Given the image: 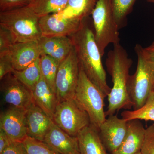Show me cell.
Masks as SVG:
<instances>
[{
  "label": "cell",
  "mask_w": 154,
  "mask_h": 154,
  "mask_svg": "<svg viewBox=\"0 0 154 154\" xmlns=\"http://www.w3.org/2000/svg\"><path fill=\"white\" fill-rule=\"evenodd\" d=\"M132 59L120 43L113 45V48L108 53L106 66L113 83L108 95V105L105 111L106 116L114 115L122 109H130L132 104L128 92L130 69Z\"/></svg>",
  "instance_id": "6da1fadb"
},
{
  "label": "cell",
  "mask_w": 154,
  "mask_h": 154,
  "mask_svg": "<svg viewBox=\"0 0 154 154\" xmlns=\"http://www.w3.org/2000/svg\"><path fill=\"white\" fill-rule=\"evenodd\" d=\"M70 37L73 43L80 68L105 97L108 96L111 88L107 83L102 56L96 44L94 32L84 22L79 30Z\"/></svg>",
  "instance_id": "7a4b0ae2"
},
{
  "label": "cell",
  "mask_w": 154,
  "mask_h": 154,
  "mask_svg": "<svg viewBox=\"0 0 154 154\" xmlns=\"http://www.w3.org/2000/svg\"><path fill=\"white\" fill-rule=\"evenodd\" d=\"M39 20L28 6L0 12V26L11 32L15 43L38 41L42 36Z\"/></svg>",
  "instance_id": "3957f363"
},
{
  "label": "cell",
  "mask_w": 154,
  "mask_h": 154,
  "mask_svg": "<svg viewBox=\"0 0 154 154\" xmlns=\"http://www.w3.org/2000/svg\"><path fill=\"white\" fill-rule=\"evenodd\" d=\"M105 97L80 68L74 99L80 107L88 113L91 125L98 131L100 126L106 119L104 110Z\"/></svg>",
  "instance_id": "277c9868"
},
{
  "label": "cell",
  "mask_w": 154,
  "mask_h": 154,
  "mask_svg": "<svg viewBox=\"0 0 154 154\" xmlns=\"http://www.w3.org/2000/svg\"><path fill=\"white\" fill-rule=\"evenodd\" d=\"M142 48L140 44L135 47L137 56V67L134 73L130 76L128 81V94L133 110L143 107L153 91L154 64L145 57Z\"/></svg>",
  "instance_id": "5b68a950"
},
{
  "label": "cell",
  "mask_w": 154,
  "mask_h": 154,
  "mask_svg": "<svg viewBox=\"0 0 154 154\" xmlns=\"http://www.w3.org/2000/svg\"><path fill=\"white\" fill-rule=\"evenodd\" d=\"M91 15L95 40L102 56L110 44L119 43V28L113 15L109 0H97Z\"/></svg>",
  "instance_id": "8992f818"
},
{
  "label": "cell",
  "mask_w": 154,
  "mask_h": 154,
  "mask_svg": "<svg viewBox=\"0 0 154 154\" xmlns=\"http://www.w3.org/2000/svg\"><path fill=\"white\" fill-rule=\"evenodd\" d=\"M52 120L59 127L75 137L82 130L91 125L88 113L74 98L57 103Z\"/></svg>",
  "instance_id": "52a82bcc"
},
{
  "label": "cell",
  "mask_w": 154,
  "mask_h": 154,
  "mask_svg": "<svg viewBox=\"0 0 154 154\" xmlns=\"http://www.w3.org/2000/svg\"><path fill=\"white\" fill-rule=\"evenodd\" d=\"M80 66L74 47L69 54L61 62L55 81L56 95L58 103L73 98L78 85Z\"/></svg>",
  "instance_id": "ba28073f"
},
{
  "label": "cell",
  "mask_w": 154,
  "mask_h": 154,
  "mask_svg": "<svg viewBox=\"0 0 154 154\" xmlns=\"http://www.w3.org/2000/svg\"><path fill=\"white\" fill-rule=\"evenodd\" d=\"M3 99L11 107L28 109L34 102L32 92L11 73L1 80Z\"/></svg>",
  "instance_id": "9c48e42d"
},
{
  "label": "cell",
  "mask_w": 154,
  "mask_h": 154,
  "mask_svg": "<svg viewBox=\"0 0 154 154\" xmlns=\"http://www.w3.org/2000/svg\"><path fill=\"white\" fill-rule=\"evenodd\" d=\"M84 21L62 16L58 13L39 18L42 36H71L79 30Z\"/></svg>",
  "instance_id": "30bf717a"
},
{
  "label": "cell",
  "mask_w": 154,
  "mask_h": 154,
  "mask_svg": "<svg viewBox=\"0 0 154 154\" xmlns=\"http://www.w3.org/2000/svg\"><path fill=\"white\" fill-rule=\"evenodd\" d=\"M127 129V121L117 116H108L99 131L102 143L110 154L117 150L123 142Z\"/></svg>",
  "instance_id": "8fae6325"
},
{
  "label": "cell",
  "mask_w": 154,
  "mask_h": 154,
  "mask_svg": "<svg viewBox=\"0 0 154 154\" xmlns=\"http://www.w3.org/2000/svg\"><path fill=\"white\" fill-rule=\"evenodd\" d=\"M27 109L11 107L0 116V129L13 141L23 142L28 137L26 125Z\"/></svg>",
  "instance_id": "7c38bea8"
},
{
  "label": "cell",
  "mask_w": 154,
  "mask_h": 154,
  "mask_svg": "<svg viewBox=\"0 0 154 154\" xmlns=\"http://www.w3.org/2000/svg\"><path fill=\"white\" fill-rule=\"evenodd\" d=\"M43 142L60 154H76L79 152L77 137L70 135L53 121Z\"/></svg>",
  "instance_id": "4fadbf2b"
},
{
  "label": "cell",
  "mask_w": 154,
  "mask_h": 154,
  "mask_svg": "<svg viewBox=\"0 0 154 154\" xmlns=\"http://www.w3.org/2000/svg\"><path fill=\"white\" fill-rule=\"evenodd\" d=\"M38 44L41 55L49 56L60 63L74 48L72 38L67 36H42Z\"/></svg>",
  "instance_id": "5bb4252c"
},
{
  "label": "cell",
  "mask_w": 154,
  "mask_h": 154,
  "mask_svg": "<svg viewBox=\"0 0 154 154\" xmlns=\"http://www.w3.org/2000/svg\"><path fill=\"white\" fill-rule=\"evenodd\" d=\"M52 122V119L33 102L27 109V136L43 141Z\"/></svg>",
  "instance_id": "9a60e30c"
},
{
  "label": "cell",
  "mask_w": 154,
  "mask_h": 154,
  "mask_svg": "<svg viewBox=\"0 0 154 154\" xmlns=\"http://www.w3.org/2000/svg\"><path fill=\"white\" fill-rule=\"evenodd\" d=\"M9 54L16 71L24 69L41 56L38 41L14 43Z\"/></svg>",
  "instance_id": "2e32d148"
},
{
  "label": "cell",
  "mask_w": 154,
  "mask_h": 154,
  "mask_svg": "<svg viewBox=\"0 0 154 154\" xmlns=\"http://www.w3.org/2000/svg\"><path fill=\"white\" fill-rule=\"evenodd\" d=\"M146 129L138 119L127 121V129L123 142L112 154H136L140 152L143 144Z\"/></svg>",
  "instance_id": "e0dca14e"
},
{
  "label": "cell",
  "mask_w": 154,
  "mask_h": 154,
  "mask_svg": "<svg viewBox=\"0 0 154 154\" xmlns=\"http://www.w3.org/2000/svg\"><path fill=\"white\" fill-rule=\"evenodd\" d=\"M32 92L35 104L52 120L58 103L57 98L42 76Z\"/></svg>",
  "instance_id": "ac0fdd59"
},
{
  "label": "cell",
  "mask_w": 154,
  "mask_h": 154,
  "mask_svg": "<svg viewBox=\"0 0 154 154\" xmlns=\"http://www.w3.org/2000/svg\"><path fill=\"white\" fill-rule=\"evenodd\" d=\"M76 137L80 154H107L99 131L92 125L82 130Z\"/></svg>",
  "instance_id": "d6986e66"
},
{
  "label": "cell",
  "mask_w": 154,
  "mask_h": 154,
  "mask_svg": "<svg viewBox=\"0 0 154 154\" xmlns=\"http://www.w3.org/2000/svg\"><path fill=\"white\" fill-rule=\"evenodd\" d=\"M97 0H68L66 8L58 13L62 15L84 21L92 14Z\"/></svg>",
  "instance_id": "ffe728a7"
},
{
  "label": "cell",
  "mask_w": 154,
  "mask_h": 154,
  "mask_svg": "<svg viewBox=\"0 0 154 154\" xmlns=\"http://www.w3.org/2000/svg\"><path fill=\"white\" fill-rule=\"evenodd\" d=\"M68 0H30L28 7L37 17H45L63 11Z\"/></svg>",
  "instance_id": "44dd1931"
},
{
  "label": "cell",
  "mask_w": 154,
  "mask_h": 154,
  "mask_svg": "<svg viewBox=\"0 0 154 154\" xmlns=\"http://www.w3.org/2000/svg\"><path fill=\"white\" fill-rule=\"evenodd\" d=\"M13 74L30 91H33L41 78L40 57L24 69L21 71L15 70Z\"/></svg>",
  "instance_id": "7402d4cb"
},
{
  "label": "cell",
  "mask_w": 154,
  "mask_h": 154,
  "mask_svg": "<svg viewBox=\"0 0 154 154\" xmlns=\"http://www.w3.org/2000/svg\"><path fill=\"white\" fill-rule=\"evenodd\" d=\"M121 116L127 121L134 119L154 121V91H152L143 107L136 110H125Z\"/></svg>",
  "instance_id": "603a6c76"
},
{
  "label": "cell",
  "mask_w": 154,
  "mask_h": 154,
  "mask_svg": "<svg viewBox=\"0 0 154 154\" xmlns=\"http://www.w3.org/2000/svg\"><path fill=\"white\" fill-rule=\"evenodd\" d=\"M60 62L47 55H41L40 66L42 76L56 94L55 81Z\"/></svg>",
  "instance_id": "cb8c5ba5"
},
{
  "label": "cell",
  "mask_w": 154,
  "mask_h": 154,
  "mask_svg": "<svg viewBox=\"0 0 154 154\" xmlns=\"http://www.w3.org/2000/svg\"><path fill=\"white\" fill-rule=\"evenodd\" d=\"M136 0H109L110 7L119 29L126 24V18Z\"/></svg>",
  "instance_id": "d4e9b609"
},
{
  "label": "cell",
  "mask_w": 154,
  "mask_h": 154,
  "mask_svg": "<svg viewBox=\"0 0 154 154\" xmlns=\"http://www.w3.org/2000/svg\"><path fill=\"white\" fill-rule=\"evenodd\" d=\"M22 142L27 154H60L44 142L27 137Z\"/></svg>",
  "instance_id": "484cf974"
},
{
  "label": "cell",
  "mask_w": 154,
  "mask_h": 154,
  "mask_svg": "<svg viewBox=\"0 0 154 154\" xmlns=\"http://www.w3.org/2000/svg\"><path fill=\"white\" fill-rule=\"evenodd\" d=\"M14 43L15 42L11 32L0 26V56L9 54Z\"/></svg>",
  "instance_id": "4316f807"
},
{
  "label": "cell",
  "mask_w": 154,
  "mask_h": 154,
  "mask_svg": "<svg viewBox=\"0 0 154 154\" xmlns=\"http://www.w3.org/2000/svg\"><path fill=\"white\" fill-rule=\"evenodd\" d=\"M141 154H154V125L146 129L145 136L140 150Z\"/></svg>",
  "instance_id": "83f0119b"
},
{
  "label": "cell",
  "mask_w": 154,
  "mask_h": 154,
  "mask_svg": "<svg viewBox=\"0 0 154 154\" xmlns=\"http://www.w3.org/2000/svg\"><path fill=\"white\" fill-rule=\"evenodd\" d=\"M30 0H0V11L5 12L26 7Z\"/></svg>",
  "instance_id": "f1b7e54d"
},
{
  "label": "cell",
  "mask_w": 154,
  "mask_h": 154,
  "mask_svg": "<svg viewBox=\"0 0 154 154\" xmlns=\"http://www.w3.org/2000/svg\"><path fill=\"white\" fill-rule=\"evenodd\" d=\"M14 71L10 54L0 56V79Z\"/></svg>",
  "instance_id": "f546056e"
},
{
  "label": "cell",
  "mask_w": 154,
  "mask_h": 154,
  "mask_svg": "<svg viewBox=\"0 0 154 154\" xmlns=\"http://www.w3.org/2000/svg\"><path fill=\"white\" fill-rule=\"evenodd\" d=\"M0 154H27V152L22 142L12 141Z\"/></svg>",
  "instance_id": "4dcf8cb0"
},
{
  "label": "cell",
  "mask_w": 154,
  "mask_h": 154,
  "mask_svg": "<svg viewBox=\"0 0 154 154\" xmlns=\"http://www.w3.org/2000/svg\"><path fill=\"white\" fill-rule=\"evenodd\" d=\"M13 141L2 130L0 129V154Z\"/></svg>",
  "instance_id": "1f68e13d"
},
{
  "label": "cell",
  "mask_w": 154,
  "mask_h": 154,
  "mask_svg": "<svg viewBox=\"0 0 154 154\" xmlns=\"http://www.w3.org/2000/svg\"><path fill=\"white\" fill-rule=\"evenodd\" d=\"M142 51L145 57L154 64V41L148 47H143Z\"/></svg>",
  "instance_id": "d6a6232c"
},
{
  "label": "cell",
  "mask_w": 154,
  "mask_h": 154,
  "mask_svg": "<svg viewBox=\"0 0 154 154\" xmlns=\"http://www.w3.org/2000/svg\"><path fill=\"white\" fill-rule=\"evenodd\" d=\"M146 1H148L149 2H150L154 3V0H146Z\"/></svg>",
  "instance_id": "836d02e7"
},
{
  "label": "cell",
  "mask_w": 154,
  "mask_h": 154,
  "mask_svg": "<svg viewBox=\"0 0 154 154\" xmlns=\"http://www.w3.org/2000/svg\"><path fill=\"white\" fill-rule=\"evenodd\" d=\"M136 154H141L140 152H139L137 153Z\"/></svg>",
  "instance_id": "e575fe53"
},
{
  "label": "cell",
  "mask_w": 154,
  "mask_h": 154,
  "mask_svg": "<svg viewBox=\"0 0 154 154\" xmlns=\"http://www.w3.org/2000/svg\"><path fill=\"white\" fill-rule=\"evenodd\" d=\"M76 154H80V153L79 152V153H77Z\"/></svg>",
  "instance_id": "d590c367"
},
{
  "label": "cell",
  "mask_w": 154,
  "mask_h": 154,
  "mask_svg": "<svg viewBox=\"0 0 154 154\" xmlns=\"http://www.w3.org/2000/svg\"><path fill=\"white\" fill-rule=\"evenodd\" d=\"M153 91H154V88H153Z\"/></svg>",
  "instance_id": "8d00e7d4"
},
{
  "label": "cell",
  "mask_w": 154,
  "mask_h": 154,
  "mask_svg": "<svg viewBox=\"0 0 154 154\" xmlns=\"http://www.w3.org/2000/svg\"><path fill=\"white\" fill-rule=\"evenodd\" d=\"M153 124L154 125V124Z\"/></svg>",
  "instance_id": "74e56055"
}]
</instances>
